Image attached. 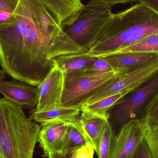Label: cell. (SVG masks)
<instances>
[{
	"instance_id": "20",
	"label": "cell",
	"mask_w": 158,
	"mask_h": 158,
	"mask_svg": "<svg viewBox=\"0 0 158 158\" xmlns=\"http://www.w3.org/2000/svg\"><path fill=\"white\" fill-rule=\"evenodd\" d=\"M115 135L109 121H108L101 138L98 149V158H112L115 148Z\"/></svg>"
},
{
	"instance_id": "12",
	"label": "cell",
	"mask_w": 158,
	"mask_h": 158,
	"mask_svg": "<svg viewBox=\"0 0 158 158\" xmlns=\"http://www.w3.org/2000/svg\"><path fill=\"white\" fill-rule=\"evenodd\" d=\"M63 28L74 21L83 4L81 0H40Z\"/></svg>"
},
{
	"instance_id": "26",
	"label": "cell",
	"mask_w": 158,
	"mask_h": 158,
	"mask_svg": "<svg viewBox=\"0 0 158 158\" xmlns=\"http://www.w3.org/2000/svg\"><path fill=\"white\" fill-rule=\"evenodd\" d=\"M19 0H0V10L12 13Z\"/></svg>"
},
{
	"instance_id": "7",
	"label": "cell",
	"mask_w": 158,
	"mask_h": 158,
	"mask_svg": "<svg viewBox=\"0 0 158 158\" xmlns=\"http://www.w3.org/2000/svg\"><path fill=\"white\" fill-rule=\"evenodd\" d=\"M158 90V74L117 105L113 119L122 124V127L131 120L139 119L142 110L145 109Z\"/></svg>"
},
{
	"instance_id": "25",
	"label": "cell",
	"mask_w": 158,
	"mask_h": 158,
	"mask_svg": "<svg viewBox=\"0 0 158 158\" xmlns=\"http://www.w3.org/2000/svg\"><path fill=\"white\" fill-rule=\"evenodd\" d=\"M94 152L91 144L88 143L77 150L75 158H94Z\"/></svg>"
},
{
	"instance_id": "30",
	"label": "cell",
	"mask_w": 158,
	"mask_h": 158,
	"mask_svg": "<svg viewBox=\"0 0 158 158\" xmlns=\"http://www.w3.org/2000/svg\"><path fill=\"white\" fill-rule=\"evenodd\" d=\"M12 13L0 10V24L5 21Z\"/></svg>"
},
{
	"instance_id": "1",
	"label": "cell",
	"mask_w": 158,
	"mask_h": 158,
	"mask_svg": "<svg viewBox=\"0 0 158 158\" xmlns=\"http://www.w3.org/2000/svg\"><path fill=\"white\" fill-rule=\"evenodd\" d=\"M74 52L69 41L51 33L28 0H19L10 16L0 24V65L19 81L38 86L54 65V59Z\"/></svg>"
},
{
	"instance_id": "23",
	"label": "cell",
	"mask_w": 158,
	"mask_h": 158,
	"mask_svg": "<svg viewBox=\"0 0 158 158\" xmlns=\"http://www.w3.org/2000/svg\"><path fill=\"white\" fill-rule=\"evenodd\" d=\"M143 125L144 138L151 158H158V127L150 130Z\"/></svg>"
},
{
	"instance_id": "11",
	"label": "cell",
	"mask_w": 158,
	"mask_h": 158,
	"mask_svg": "<svg viewBox=\"0 0 158 158\" xmlns=\"http://www.w3.org/2000/svg\"><path fill=\"white\" fill-rule=\"evenodd\" d=\"M69 124L64 122L50 123L41 126L38 142L43 149L44 156L54 152H61Z\"/></svg>"
},
{
	"instance_id": "13",
	"label": "cell",
	"mask_w": 158,
	"mask_h": 158,
	"mask_svg": "<svg viewBox=\"0 0 158 158\" xmlns=\"http://www.w3.org/2000/svg\"><path fill=\"white\" fill-rule=\"evenodd\" d=\"M81 112V109L75 107H58L42 111L34 110L30 118L41 126L50 123L64 122L73 124L77 120Z\"/></svg>"
},
{
	"instance_id": "18",
	"label": "cell",
	"mask_w": 158,
	"mask_h": 158,
	"mask_svg": "<svg viewBox=\"0 0 158 158\" xmlns=\"http://www.w3.org/2000/svg\"><path fill=\"white\" fill-rule=\"evenodd\" d=\"M98 57L95 56H76L72 55L62 56L54 59L64 74L82 70L94 63Z\"/></svg>"
},
{
	"instance_id": "10",
	"label": "cell",
	"mask_w": 158,
	"mask_h": 158,
	"mask_svg": "<svg viewBox=\"0 0 158 158\" xmlns=\"http://www.w3.org/2000/svg\"><path fill=\"white\" fill-rule=\"evenodd\" d=\"M0 93L4 98L24 107L36 108L39 101L37 86L13 80L0 82Z\"/></svg>"
},
{
	"instance_id": "14",
	"label": "cell",
	"mask_w": 158,
	"mask_h": 158,
	"mask_svg": "<svg viewBox=\"0 0 158 158\" xmlns=\"http://www.w3.org/2000/svg\"><path fill=\"white\" fill-rule=\"evenodd\" d=\"M158 56L156 54L125 52L105 57L109 62L119 69L121 74L141 66Z\"/></svg>"
},
{
	"instance_id": "28",
	"label": "cell",
	"mask_w": 158,
	"mask_h": 158,
	"mask_svg": "<svg viewBox=\"0 0 158 158\" xmlns=\"http://www.w3.org/2000/svg\"><path fill=\"white\" fill-rule=\"evenodd\" d=\"M77 151L70 152L67 154H63L61 152H54L49 154L48 157L49 158H75Z\"/></svg>"
},
{
	"instance_id": "16",
	"label": "cell",
	"mask_w": 158,
	"mask_h": 158,
	"mask_svg": "<svg viewBox=\"0 0 158 158\" xmlns=\"http://www.w3.org/2000/svg\"><path fill=\"white\" fill-rule=\"evenodd\" d=\"M108 121L101 118L79 117L80 128L97 154Z\"/></svg>"
},
{
	"instance_id": "29",
	"label": "cell",
	"mask_w": 158,
	"mask_h": 158,
	"mask_svg": "<svg viewBox=\"0 0 158 158\" xmlns=\"http://www.w3.org/2000/svg\"><path fill=\"white\" fill-rule=\"evenodd\" d=\"M141 2L144 4L158 14V0H141Z\"/></svg>"
},
{
	"instance_id": "4",
	"label": "cell",
	"mask_w": 158,
	"mask_h": 158,
	"mask_svg": "<svg viewBox=\"0 0 158 158\" xmlns=\"http://www.w3.org/2000/svg\"><path fill=\"white\" fill-rule=\"evenodd\" d=\"M113 6L90 1L83 5L73 22L64 28V31L71 40L87 49L95 36L113 15Z\"/></svg>"
},
{
	"instance_id": "31",
	"label": "cell",
	"mask_w": 158,
	"mask_h": 158,
	"mask_svg": "<svg viewBox=\"0 0 158 158\" xmlns=\"http://www.w3.org/2000/svg\"><path fill=\"white\" fill-rule=\"evenodd\" d=\"M6 73L3 69H0V82L2 81L5 78Z\"/></svg>"
},
{
	"instance_id": "6",
	"label": "cell",
	"mask_w": 158,
	"mask_h": 158,
	"mask_svg": "<svg viewBox=\"0 0 158 158\" xmlns=\"http://www.w3.org/2000/svg\"><path fill=\"white\" fill-rule=\"evenodd\" d=\"M158 74V56L141 66L118 75L96 91L83 105L92 104L121 92L129 94L146 83Z\"/></svg>"
},
{
	"instance_id": "9",
	"label": "cell",
	"mask_w": 158,
	"mask_h": 158,
	"mask_svg": "<svg viewBox=\"0 0 158 158\" xmlns=\"http://www.w3.org/2000/svg\"><path fill=\"white\" fill-rule=\"evenodd\" d=\"M144 137V128L140 119L132 120L122 127L116 136L112 158H130Z\"/></svg>"
},
{
	"instance_id": "27",
	"label": "cell",
	"mask_w": 158,
	"mask_h": 158,
	"mask_svg": "<svg viewBox=\"0 0 158 158\" xmlns=\"http://www.w3.org/2000/svg\"><path fill=\"white\" fill-rule=\"evenodd\" d=\"M89 1L101 2L109 4L114 6L118 4H126L128 3L134 2H141V0H89Z\"/></svg>"
},
{
	"instance_id": "24",
	"label": "cell",
	"mask_w": 158,
	"mask_h": 158,
	"mask_svg": "<svg viewBox=\"0 0 158 158\" xmlns=\"http://www.w3.org/2000/svg\"><path fill=\"white\" fill-rule=\"evenodd\" d=\"M130 158H151L144 137Z\"/></svg>"
},
{
	"instance_id": "22",
	"label": "cell",
	"mask_w": 158,
	"mask_h": 158,
	"mask_svg": "<svg viewBox=\"0 0 158 158\" xmlns=\"http://www.w3.org/2000/svg\"><path fill=\"white\" fill-rule=\"evenodd\" d=\"M84 71L93 74H103L114 72L120 75L121 72L118 68L109 62L105 57H98L93 64L83 69Z\"/></svg>"
},
{
	"instance_id": "19",
	"label": "cell",
	"mask_w": 158,
	"mask_h": 158,
	"mask_svg": "<svg viewBox=\"0 0 158 158\" xmlns=\"http://www.w3.org/2000/svg\"><path fill=\"white\" fill-rule=\"evenodd\" d=\"M90 142L81 131L77 126L69 125L61 149V153L67 154L75 152Z\"/></svg>"
},
{
	"instance_id": "3",
	"label": "cell",
	"mask_w": 158,
	"mask_h": 158,
	"mask_svg": "<svg viewBox=\"0 0 158 158\" xmlns=\"http://www.w3.org/2000/svg\"><path fill=\"white\" fill-rule=\"evenodd\" d=\"M41 128L21 107L0 98V158H33Z\"/></svg>"
},
{
	"instance_id": "15",
	"label": "cell",
	"mask_w": 158,
	"mask_h": 158,
	"mask_svg": "<svg viewBox=\"0 0 158 158\" xmlns=\"http://www.w3.org/2000/svg\"><path fill=\"white\" fill-rule=\"evenodd\" d=\"M128 94L126 92H121L92 104L82 105L80 107L81 115L86 118H101L109 120L110 116L109 110L118 105Z\"/></svg>"
},
{
	"instance_id": "17",
	"label": "cell",
	"mask_w": 158,
	"mask_h": 158,
	"mask_svg": "<svg viewBox=\"0 0 158 158\" xmlns=\"http://www.w3.org/2000/svg\"><path fill=\"white\" fill-rule=\"evenodd\" d=\"M125 52L148 53L158 55V33L148 35L134 43L106 54L100 57Z\"/></svg>"
},
{
	"instance_id": "5",
	"label": "cell",
	"mask_w": 158,
	"mask_h": 158,
	"mask_svg": "<svg viewBox=\"0 0 158 158\" xmlns=\"http://www.w3.org/2000/svg\"><path fill=\"white\" fill-rule=\"evenodd\" d=\"M64 74V89L60 106L78 108L96 91L119 75L114 72L93 74L83 69Z\"/></svg>"
},
{
	"instance_id": "21",
	"label": "cell",
	"mask_w": 158,
	"mask_h": 158,
	"mask_svg": "<svg viewBox=\"0 0 158 158\" xmlns=\"http://www.w3.org/2000/svg\"><path fill=\"white\" fill-rule=\"evenodd\" d=\"M142 120L147 128L150 130L158 127V90L145 108Z\"/></svg>"
},
{
	"instance_id": "2",
	"label": "cell",
	"mask_w": 158,
	"mask_h": 158,
	"mask_svg": "<svg viewBox=\"0 0 158 158\" xmlns=\"http://www.w3.org/2000/svg\"><path fill=\"white\" fill-rule=\"evenodd\" d=\"M158 33V14L142 2L117 14L101 28L88 46L76 56H102Z\"/></svg>"
},
{
	"instance_id": "8",
	"label": "cell",
	"mask_w": 158,
	"mask_h": 158,
	"mask_svg": "<svg viewBox=\"0 0 158 158\" xmlns=\"http://www.w3.org/2000/svg\"><path fill=\"white\" fill-rule=\"evenodd\" d=\"M65 74L55 64L37 88L39 101L35 111L48 110L60 107L64 89Z\"/></svg>"
}]
</instances>
